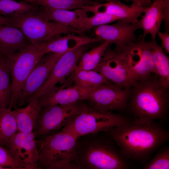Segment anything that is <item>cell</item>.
Instances as JSON below:
<instances>
[{
	"mask_svg": "<svg viewBox=\"0 0 169 169\" xmlns=\"http://www.w3.org/2000/svg\"><path fill=\"white\" fill-rule=\"evenodd\" d=\"M106 132L126 158L143 164L169 138L168 131L155 122L137 124L130 121Z\"/></svg>",
	"mask_w": 169,
	"mask_h": 169,
	"instance_id": "cell-1",
	"label": "cell"
},
{
	"mask_svg": "<svg viewBox=\"0 0 169 169\" xmlns=\"http://www.w3.org/2000/svg\"><path fill=\"white\" fill-rule=\"evenodd\" d=\"M168 90L155 73L135 82L127 107L134 117L133 122L150 124L165 119L169 105Z\"/></svg>",
	"mask_w": 169,
	"mask_h": 169,
	"instance_id": "cell-2",
	"label": "cell"
},
{
	"mask_svg": "<svg viewBox=\"0 0 169 169\" xmlns=\"http://www.w3.org/2000/svg\"><path fill=\"white\" fill-rule=\"evenodd\" d=\"M77 139L72 134L62 129L42 141H38L39 168L80 169Z\"/></svg>",
	"mask_w": 169,
	"mask_h": 169,
	"instance_id": "cell-3",
	"label": "cell"
},
{
	"mask_svg": "<svg viewBox=\"0 0 169 169\" xmlns=\"http://www.w3.org/2000/svg\"><path fill=\"white\" fill-rule=\"evenodd\" d=\"M35 10L7 17L10 25L20 29L36 47L62 34L82 33L70 26L48 20L37 14Z\"/></svg>",
	"mask_w": 169,
	"mask_h": 169,
	"instance_id": "cell-4",
	"label": "cell"
},
{
	"mask_svg": "<svg viewBox=\"0 0 169 169\" xmlns=\"http://www.w3.org/2000/svg\"><path fill=\"white\" fill-rule=\"evenodd\" d=\"M131 121L127 118L112 112H102L85 105L68 125L62 129L80 136L101 131L107 132L111 129Z\"/></svg>",
	"mask_w": 169,
	"mask_h": 169,
	"instance_id": "cell-5",
	"label": "cell"
},
{
	"mask_svg": "<svg viewBox=\"0 0 169 169\" xmlns=\"http://www.w3.org/2000/svg\"><path fill=\"white\" fill-rule=\"evenodd\" d=\"M110 143L95 141L86 145L81 151L78 150L80 168H128L127 158L119 148Z\"/></svg>",
	"mask_w": 169,
	"mask_h": 169,
	"instance_id": "cell-6",
	"label": "cell"
},
{
	"mask_svg": "<svg viewBox=\"0 0 169 169\" xmlns=\"http://www.w3.org/2000/svg\"><path fill=\"white\" fill-rule=\"evenodd\" d=\"M45 54L32 45L8 57L11 77V94L8 107H16L18 98L29 75Z\"/></svg>",
	"mask_w": 169,
	"mask_h": 169,
	"instance_id": "cell-7",
	"label": "cell"
},
{
	"mask_svg": "<svg viewBox=\"0 0 169 169\" xmlns=\"http://www.w3.org/2000/svg\"><path fill=\"white\" fill-rule=\"evenodd\" d=\"M131 88L113 84H102L90 91L87 100L90 102L91 108L100 112L123 110L127 108Z\"/></svg>",
	"mask_w": 169,
	"mask_h": 169,
	"instance_id": "cell-8",
	"label": "cell"
},
{
	"mask_svg": "<svg viewBox=\"0 0 169 169\" xmlns=\"http://www.w3.org/2000/svg\"><path fill=\"white\" fill-rule=\"evenodd\" d=\"M79 101L43 107L33 131L36 137L47 134L68 125L85 105Z\"/></svg>",
	"mask_w": 169,
	"mask_h": 169,
	"instance_id": "cell-9",
	"label": "cell"
},
{
	"mask_svg": "<svg viewBox=\"0 0 169 169\" xmlns=\"http://www.w3.org/2000/svg\"><path fill=\"white\" fill-rule=\"evenodd\" d=\"M118 51L123 56L133 83L155 73L150 42L139 38Z\"/></svg>",
	"mask_w": 169,
	"mask_h": 169,
	"instance_id": "cell-10",
	"label": "cell"
},
{
	"mask_svg": "<svg viewBox=\"0 0 169 169\" xmlns=\"http://www.w3.org/2000/svg\"><path fill=\"white\" fill-rule=\"evenodd\" d=\"M36 137L34 132L25 133L18 131L5 145L24 169H39L38 147Z\"/></svg>",
	"mask_w": 169,
	"mask_h": 169,
	"instance_id": "cell-11",
	"label": "cell"
},
{
	"mask_svg": "<svg viewBox=\"0 0 169 169\" xmlns=\"http://www.w3.org/2000/svg\"><path fill=\"white\" fill-rule=\"evenodd\" d=\"M109 46L95 70L113 84L131 88L134 83L122 53Z\"/></svg>",
	"mask_w": 169,
	"mask_h": 169,
	"instance_id": "cell-12",
	"label": "cell"
},
{
	"mask_svg": "<svg viewBox=\"0 0 169 169\" xmlns=\"http://www.w3.org/2000/svg\"><path fill=\"white\" fill-rule=\"evenodd\" d=\"M90 44L81 46L63 54L54 65L45 82L32 99L39 97L65 79L75 70L82 56Z\"/></svg>",
	"mask_w": 169,
	"mask_h": 169,
	"instance_id": "cell-13",
	"label": "cell"
},
{
	"mask_svg": "<svg viewBox=\"0 0 169 169\" xmlns=\"http://www.w3.org/2000/svg\"><path fill=\"white\" fill-rule=\"evenodd\" d=\"M42 57L28 78L18 98L17 105L28 103L45 82L56 61L62 54L49 53Z\"/></svg>",
	"mask_w": 169,
	"mask_h": 169,
	"instance_id": "cell-14",
	"label": "cell"
},
{
	"mask_svg": "<svg viewBox=\"0 0 169 169\" xmlns=\"http://www.w3.org/2000/svg\"><path fill=\"white\" fill-rule=\"evenodd\" d=\"M113 24H104L94 27V32L100 42L107 41L115 45V49L120 50L137 41L136 31L139 28L137 23H132L118 20Z\"/></svg>",
	"mask_w": 169,
	"mask_h": 169,
	"instance_id": "cell-15",
	"label": "cell"
},
{
	"mask_svg": "<svg viewBox=\"0 0 169 169\" xmlns=\"http://www.w3.org/2000/svg\"><path fill=\"white\" fill-rule=\"evenodd\" d=\"M141 19L137 24L141 29L143 34L139 38L145 39L148 34L151 35L152 40H155L156 35L160 31L163 21H164L166 32L169 30V0H154Z\"/></svg>",
	"mask_w": 169,
	"mask_h": 169,
	"instance_id": "cell-16",
	"label": "cell"
},
{
	"mask_svg": "<svg viewBox=\"0 0 169 169\" xmlns=\"http://www.w3.org/2000/svg\"><path fill=\"white\" fill-rule=\"evenodd\" d=\"M149 6L133 2L130 5L122 3L120 1L108 2L105 3H97L85 7L88 12L94 13L104 12L127 22L136 23L141 15L145 13Z\"/></svg>",
	"mask_w": 169,
	"mask_h": 169,
	"instance_id": "cell-17",
	"label": "cell"
},
{
	"mask_svg": "<svg viewBox=\"0 0 169 169\" xmlns=\"http://www.w3.org/2000/svg\"><path fill=\"white\" fill-rule=\"evenodd\" d=\"M91 90H84L72 86L55 85L38 98L42 107L68 105L86 100Z\"/></svg>",
	"mask_w": 169,
	"mask_h": 169,
	"instance_id": "cell-18",
	"label": "cell"
},
{
	"mask_svg": "<svg viewBox=\"0 0 169 169\" xmlns=\"http://www.w3.org/2000/svg\"><path fill=\"white\" fill-rule=\"evenodd\" d=\"M100 42L96 37L91 38L74 33H68L60 37L57 36L43 43L37 47L44 54L54 53L63 54L81 46Z\"/></svg>",
	"mask_w": 169,
	"mask_h": 169,
	"instance_id": "cell-19",
	"label": "cell"
},
{
	"mask_svg": "<svg viewBox=\"0 0 169 169\" xmlns=\"http://www.w3.org/2000/svg\"><path fill=\"white\" fill-rule=\"evenodd\" d=\"M19 28L11 25H0V53L9 55L31 45Z\"/></svg>",
	"mask_w": 169,
	"mask_h": 169,
	"instance_id": "cell-20",
	"label": "cell"
},
{
	"mask_svg": "<svg viewBox=\"0 0 169 169\" xmlns=\"http://www.w3.org/2000/svg\"><path fill=\"white\" fill-rule=\"evenodd\" d=\"M25 107L13 110L18 131L25 133L33 132L43 107L38 98H33Z\"/></svg>",
	"mask_w": 169,
	"mask_h": 169,
	"instance_id": "cell-21",
	"label": "cell"
},
{
	"mask_svg": "<svg viewBox=\"0 0 169 169\" xmlns=\"http://www.w3.org/2000/svg\"><path fill=\"white\" fill-rule=\"evenodd\" d=\"M61 83L63 86H74L84 90H91L103 84H112L97 71L79 69L76 67Z\"/></svg>",
	"mask_w": 169,
	"mask_h": 169,
	"instance_id": "cell-22",
	"label": "cell"
},
{
	"mask_svg": "<svg viewBox=\"0 0 169 169\" xmlns=\"http://www.w3.org/2000/svg\"><path fill=\"white\" fill-rule=\"evenodd\" d=\"M35 12L37 14L48 20L71 27L79 18L87 14L88 12L83 8L71 11L50 9L41 7H38Z\"/></svg>",
	"mask_w": 169,
	"mask_h": 169,
	"instance_id": "cell-23",
	"label": "cell"
},
{
	"mask_svg": "<svg viewBox=\"0 0 169 169\" xmlns=\"http://www.w3.org/2000/svg\"><path fill=\"white\" fill-rule=\"evenodd\" d=\"M155 73L161 84L169 88V59L155 40L150 41Z\"/></svg>",
	"mask_w": 169,
	"mask_h": 169,
	"instance_id": "cell-24",
	"label": "cell"
},
{
	"mask_svg": "<svg viewBox=\"0 0 169 169\" xmlns=\"http://www.w3.org/2000/svg\"><path fill=\"white\" fill-rule=\"evenodd\" d=\"M11 94V77L7 55L0 53V108L8 107Z\"/></svg>",
	"mask_w": 169,
	"mask_h": 169,
	"instance_id": "cell-25",
	"label": "cell"
},
{
	"mask_svg": "<svg viewBox=\"0 0 169 169\" xmlns=\"http://www.w3.org/2000/svg\"><path fill=\"white\" fill-rule=\"evenodd\" d=\"M33 5L50 9L71 10L98 3L92 0H22Z\"/></svg>",
	"mask_w": 169,
	"mask_h": 169,
	"instance_id": "cell-26",
	"label": "cell"
},
{
	"mask_svg": "<svg viewBox=\"0 0 169 169\" xmlns=\"http://www.w3.org/2000/svg\"><path fill=\"white\" fill-rule=\"evenodd\" d=\"M116 17L104 12H98L90 17L87 14L79 18L71 26L82 33L94 27L118 20Z\"/></svg>",
	"mask_w": 169,
	"mask_h": 169,
	"instance_id": "cell-27",
	"label": "cell"
},
{
	"mask_svg": "<svg viewBox=\"0 0 169 169\" xmlns=\"http://www.w3.org/2000/svg\"><path fill=\"white\" fill-rule=\"evenodd\" d=\"M17 132L16 122L12 109L0 108V146H5Z\"/></svg>",
	"mask_w": 169,
	"mask_h": 169,
	"instance_id": "cell-28",
	"label": "cell"
},
{
	"mask_svg": "<svg viewBox=\"0 0 169 169\" xmlns=\"http://www.w3.org/2000/svg\"><path fill=\"white\" fill-rule=\"evenodd\" d=\"M110 44L109 42L104 41L85 52L80 59L76 68L86 70H95L99 64L107 48Z\"/></svg>",
	"mask_w": 169,
	"mask_h": 169,
	"instance_id": "cell-29",
	"label": "cell"
},
{
	"mask_svg": "<svg viewBox=\"0 0 169 169\" xmlns=\"http://www.w3.org/2000/svg\"><path fill=\"white\" fill-rule=\"evenodd\" d=\"M38 8V6L23 1L17 2L13 0H0V14L4 17L22 14Z\"/></svg>",
	"mask_w": 169,
	"mask_h": 169,
	"instance_id": "cell-30",
	"label": "cell"
},
{
	"mask_svg": "<svg viewBox=\"0 0 169 169\" xmlns=\"http://www.w3.org/2000/svg\"><path fill=\"white\" fill-rule=\"evenodd\" d=\"M169 168V148L166 146L160 150L147 163L142 169H168Z\"/></svg>",
	"mask_w": 169,
	"mask_h": 169,
	"instance_id": "cell-31",
	"label": "cell"
},
{
	"mask_svg": "<svg viewBox=\"0 0 169 169\" xmlns=\"http://www.w3.org/2000/svg\"><path fill=\"white\" fill-rule=\"evenodd\" d=\"M0 166L6 169H24L7 148L0 146Z\"/></svg>",
	"mask_w": 169,
	"mask_h": 169,
	"instance_id": "cell-32",
	"label": "cell"
},
{
	"mask_svg": "<svg viewBox=\"0 0 169 169\" xmlns=\"http://www.w3.org/2000/svg\"><path fill=\"white\" fill-rule=\"evenodd\" d=\"M157 34L161 39L162 44L165 50L167 53H169V34L168 32L162 33L159 31Z\"/></svg>",
	"mask_w": 169,
	"mask_h": 169,
	"instance_id": "cell-33",
	"label": "cell"
},
{
	"mask_svg": "<svg viewBox=\"0 0 169 169\" xmlns=\"http://www.w3.org/2000/svg\"><path fill=\"white\" fill-rule=\"evenodd\" d=\"M0 25H10L8 18L3 17L0 14Z\"/></svg>",
	"mask_w": 169,
	"mask_h": 169,
	"instance_id": "cell-34",
	"label": "cell"
},
{
	"mask_svg": "<svg viewBox=\"0 0 169 169\" xmlns=\"http://www.w3.org/2000/svg\"><path fill=\"white\" fill-rule=\"evenodd\" d=\"M104 0L107 1L108 2H110L118 1H120V0H124V1H127L128 0Z\"/></svg>",
	"mask_w": 169,
	"mask_h": 169,
	"instance_id": "cell-35",
	"label": "cell"
},
{
	"mask_svg": "<svg viewBox=\"0 0 169 169\" xmlns=\"http://www.w3.org/2000/svg\"><path fill=\"white\" fill-rule=\"evenodd\" d=\"M4 168H4L3 167L0 166V169H4Z\"/></svg>",
	"mask_w": 169,
	"mask_h": 169,
	"instance_id": "cell-36",
	"label": "cell"
}]
</instances>
